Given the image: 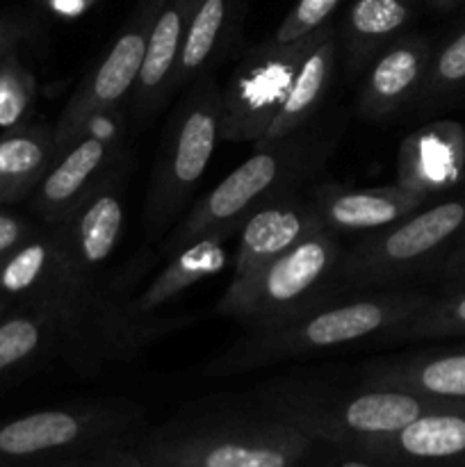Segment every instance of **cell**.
Returning <instances> with one entry per match:
<instances>
[{
  "label": "cell",
  "instance_id": "obj_3",
  "mask_svg": "<svg viewBox=\"0 0 465 467\" xmlns=\"http://www.w3.org/2000/svg\"><path fill=\"white\" fill-rule=\"evenodd\" d=\"M313 442L249 401L182 413L132 442L150 467H299Z\"/></svg>",
  "mask_w": 465,
  "mask_h": 467
},
{
  "label": "cell",
  "instance_id": "obj_13",
  "mask_svg": "<svg viewBox=\"0 0 465 467\" xmlns=\"http://www.w3.org/2000/svg\"><path fill=\"white\" fill-rule=\"evenodd\" d=\"M349 451L383 467H465V404L433 406Z\"/></svg>",
  "mask_w": 465,
  "mask_h": 467
},
{
  "label": "cell",
  "instance_id": "obj_32",
  "mask_svg": "<svg viewBox=\"0 0 465 467\" xmlns=\"http://www.w3.org/2000/svg\"><path fill=\"white\" fill-rule=\"evenodd\" d=\"M304 467H383L372 461L363 459L351 451L337 450V447L322 445V442H313L304 459Z\"/></svg>",
  "mask_w": 465,
  "mask_h": 467
},
{
  "label": "cell",
  "instance_id": "obj_9",
  "mask_svg": "<svg viewBox=\"0 0 465 467\" xmlns=\"http://www.w3.org/2000/svg\"><path fill=\"white\" fill-rule=\"evenodd\" d=\"M345 255L340 235L315 231L278 255L249 285L222 295L217 313L242 322V327H269L281 319L333 301L331 283Z\"/></svg>",
  "mask_w": 465,
  "mask_h": 467
},
{
  "label": "cell",
  "instance_id": "obj_24",
  "mask_svg": "<svg viewBox=\"0 0 465 467\" xmlns=\"http://www.w3.org/2000/svg\"><path fill=\"white\" fill-rule=\"evenodd\" d=\"M55 160L53 123L0 135V208L35 194Z\"/></svg>",
  "mask_w": 465,
  "mask_h": 467
},
{
  "label": "cell",
  "instance_id": "obj_6",
  "mask_svg": "<svg viewBox=\"0 0 465 467\" xmlns=\"http://www.w3.org/2000/svg\"><path fill=\"white\" fill-rule=\"evenodd\" d=\"M219 128L222 85L214 68H208L178 94L164 123L144 199V228L150 242H162L182 219L222 141Z\"/></svg>",
  "mask_w": 465,
  "mask_h": 467
},
{
  "label": "cell",
  "instance_id": "obj_27",
  "mask_svg": "<svg viewBox=\"0 0 465 467\" xmlns=\"http://www.w3.org/2000/svg\"><path fill=\"white\" fill-rule=\"evenodd\" d=\"M451 337H465V287L442 290L438 296L431 295L413 317L386 333L377 345H410Z\"/></svg>",
  "mask_w": 465,
  "mask_h": 467
},
{
  "label": "cell",
  "instance_id": "obj_14",
  "mask_svg": "<svg viewBox=\"0 0 465 467\" xmlns=\"http://www.w3.org/2000/svg\"><path fill=\"white\" fill-rule=\"evenodd\" d=\"M319 228L336 235H367L401 222L427 205L429 196L401 185L354 187L337 182H313L305 190Z\"/></svg>",
  "mask_w": 465,
  "mask_h": 467
},
{
  "label": "cell",
  "instance_id": "obj_2",
  "mask_svg": "<svg viewBox=\"0 0 465 467\" xmlns=\"http://www.w3.org/2000/svg\"><path fill=\"white\" fill-rule=\"evenodd\" d=\"M342 130L345 121L340 119L317 117L304 130L255 149L253 155L182 214L173 231L160 242L158 254L169 258L210 235L231 240L255 210L308 190L340 144Z\"/></svg>",
  "mask_w": 465,
  "mask_h": 467
},
{
  "label": "cell",
  "instance_id": "obj_19",
  "mask_svg": "<svg viewBox=\"0 0 465 467\" xmlns=\"http://www.w3.org/2000/svg\"><path fill=\"white\" fill-rule=\"evenodd\" d=\"M465 171V130L456 121H433L418 128L397 150V185L422 192L429 199L456 190Z\"/></svg>",
  "mask_w": 465,
  "mask_h": 467
},
{
  "label": "cell",
  "instance_id": "obj_15",
  "mask_svg": "<svg viewBox=\"0 0 465 467\" xmlns=\"http://www.w3.org/2000/svg\"><path fill=\"white\" fill-rule=\"evenodd\" d=\"M433 55L431 36L406 32L388 44L365 68L356 117L367 123H386L406 108H413Z\"/></svg>",
  "mask_w": 465,
  "mask_h": 467
},
{
  "label": "cell",
  "instance_id": "obj_38",
  "mask_svg": "<svg viewBox=\"0 0 465 467\" xmlns=\"http://www.w3.org/2000/svg\"><path fill=\"white\" fill-rule=\"evenodd\" d=\"M299 467H304V463H301V465H299Z\"/></svg>",
  "mask_w": 465,
  "mask_h": 467
},
{
  "label": "cell",
  "instance_id": "obj_16",
  "mask_svg": "<svg viewBox=\"0 0 465 467\" xmlns=\"http://www.w3.org/2000/svg\"><path fill=\"white\" fill-rule=\"evenodd\" d=\"M315 231L322 228L305 199V192L272 201L255 210L237 233L240 244L232 260V276L223 295H232L249 285L267 265Z\"/></svg>",
  "mask_w": 465,
  "mask_h": 467
},
{
  "label": "cell",
  "instance_id": "obj_23",
  "mask_svg": "<svg viewBox=\"0 0 465 467\" xmlns=\"http://www.w3.org/2000/svg\"><path fill=\"white\" fill-rule=\"evenodd\" d=\"M246 3L249 0H199L182 44L173 96L181 94L196 76L214 68L240 39Z\"/></svg>",
  "mask_w": 465,
  "mask_h": 467
},
{
  "label": "cell",
  "instance_id": "obj_8",
  "mask_svg": "<svg viewBox=\"0 0 465 467\" xmlns=\"http://www.w3.org/2000/svg\"><path fill=\"white\" fill-rule=\"evenodd\" d=\"M226 242L228 237L210 235L196 240L178 254L169 255L167 265L153 274L149 281L135 290L137 281L146 276L149 265L123 269L114 276L117 285V304H114V319H117V360L137 358L144 354L146 347L158 342L167 333L176 331L182 324L191 322L187 317H162V310L178 299L182 292L194 287L196 283L214 276L226 265ZM137 263V260H132Z\"/></svg>",
  "mask_w": 465,
  "mask_h": 467
},
{
  "label": "cell",
  "instance_id": "obj_28",
  "mask_svg": "<svg viewBox=\"0 0 465 467\" xmlns=\"http://www.w3.org/2000/svg\"><path fill=\"white\" fill-rule=\"evenodd\" d=\"M36 76L21 50H14L0 62V130L12 132L30 126L36 108Z\"/></svg>",
  "mask_w": 465,
  "mask_h": 467
},
{
  "label": "cell",
  "instance_id": "obj_20",
  "mask_svg": "<svg viewBox=\"0 0 465 467\" xmlns=\"http://www.w3.org/2000/svg\"><path fill=\"white\" fill-rule=\"evenodd\" d=\"M415 12L418 0H349L336 26L346 76H363L388 44L408 32Z\"/></svg>",
  "mask_w": 465,
  "mask_h": 467
},
{
  "label": "cell",
  "instance_id": "obj_18",
  "mask_svg": "<svg viewBox=\"0 0 465 467\" xmlns=\"http://www.w3.org/2000/svg\"><path fill=\"white\" fill-rule=\"evenodd\" d=\"M358 381L377 390L465 404V349L378 356L360 365Z\"/></svg>",
  "mask_w": 465,
  "mask_h": 467
},
{
  "label": "cell",
  "instance_id": "obj_7",
  "mask_svg": "<svg viewBox=\"0 0 465 467\" xmlns=\"http://www.w3.org/2000/svg\"><path fill=\"white\" fill-rule=\"evenodd\" d=\"M146 409L123 397L82 400L0 422V467H57L119 442H135Z\"/></svg>",
  "mask_w": 465,
  "mask_h": 467
},
{
  "label": "cell",
  "instance_id": "obj_5",
  "mask_svg": "<svg viewBox=\"0 0 465 467\" xmlns=\"http://www.w3.org/2000/svg\"><path fill=\"white\" fill-rule=\"evenodd\" d=\"M465 235V185L438 196L401 222L367 233L345 249L331 283L333 299L374 290L406 287L440 267L447 251Z\"/></svg>",
  "mask_w": 465,
  "mask_h": 467
},
{
  "label": "cell",
  "instance_id": "obj_12",
  "mask_svg": "<svg viewBox=\"0 0 465 467\" xmlns=\"http://www.w3.org/2000/svg\"><path fill=\"white\" fill-rule=\"evenodd\" d=\"M128 112L114 109L96 119L68 149L53 160L32 194V210L44 223L71 217L114 173L130 167Z\"/></svg>",
  "mask_w": 465,
  "mask_h": 467
},
{
  "label": "cell",
  "instance_id": "obj_34",
  "mask_svg": "<svg viewBox=\"0 0 465 467\" xmlns=\"http://www.w3.org/2000/svg\"><path fill=\"white\" fill-rule=\"evenodd\" d=\"M438 274H440V281L445 290L465 287V235L459 237L454 242V246L447 251L440 267H438Z\"/></svg>",
  "mask_w": 465,
  "mask_h": 467
},
{
  "label": "cell",
  "instance_id": "obj_11",
  "mask_svg": "<svg viewBox=\"0 0 465 467\" xmlns=\"http://www.w3.org/2000/svg\"><path fill=\"white\" fill-rule=\"evenodd\" d=\"M319 32L304 39L274 41L272 36L251 46L222 85V141L258 144L281 112L292 78Z\"/></svg>",
  "mask_w": 465,
  "mask_h": 467
},
{
  "label": "cell",
  "instance_id": "obj_4",
  "mask_svg": "<svg viewBox=\"0 0 465 467\" xmlns=\"http://www.w3.org/2000/svg\"><path fill=\"white\" fill-rule=\"evenodd\" d=\"M249 401L310 442L346 451L397 431L433 406L447 404L399 390H377L360 381L342 386L315 377L269 379L249 392Z\"/></svg>",
  "mask_w": 465,
  "mask_h": 467
},
{
  "label": "cell",
  "instance_id": "obj_26",
  "mask_svg": "<svg viewBox=\"0 0 465 467\" xmlns=\"http://www.w3.org/2000/svg\"><path fill=\"white\" fill-rule=\"evenodd\" d=\"M459 100H465V23L442 44L433 46L431 62L413 109L419 117H429Z\"/></svg>",
  "mask_w": 465,
  "mask_h": 467
},
{
  "label": "cell",
  "instance_id": "obj_29",
  "mask_svg": "<svg viewBox=\"0 0 465 467\" xmlns=\"http://www.w3.org/2000/svg\"><path fill=\"white\" fill-rule=\"evenodd\" d=\"M345 3L346 0H296L290 12L283 16V21L278 23L272 39L281 41V44L304 39L328 26Z\"/></svg>",
  "mask_w": 465,
  "mask_h": 467
},
{
  "label": "cell",
  "instance_id": "obj_1",
  "mask_svg": "<svg viewBox=\"0 0 465 467\" xmlns=\"http://www.w3.org/2000/svg\"><path fill=\"white\" fill-rule=\"evenodd\" d=\"M429 296V292L413 287H390L324 301L269 327L244 328L226 349L208 360L203 374L237 377L337 347L378 342L413 317Z\"/></svg>",
  "mask_w": 465,
  "mask_h": 467
},
{
  "label": "cell",
  "instance_id": "obj_17",
  "mask_svg": "<svg viewBox=\"0 0 465 467\" xmlns=\"http://www.w3.org/2000/svg\"><path fill=\"white\" fill-rule=\"evenodd\" d=\"M196 5L199 0H167L160 9L146 46L140 78L126 105L130 130L146 128L158 117L160 109L171 103L173 80Z\"/></svg>",
  "mask_w": 465,
  "mask_h": 467
},
{
  "label": "cell",
  "instance_id": "obj_25",
  "mask_svg": "<svg viewBox=\"0 0 465 467\" xmlns=\"http://www.w3.org/2000/svg\"><path fill=\"white\" fill-rule=\"evenodd\" d=\"M55 354L64 360L68 356L67 331L57 317L21 306L0 317V379Z\"/></svg>",
  "mask_w": 465,
  "mask_h": 467
},
{
  "label": "cell",
  "instance_id": "obj_31",
  "mask_svg": "<svg viewBox=\"0 0 465 467\" xmlns=\"http://www.w3.org/2000/svg\"><path fill=\"white\" fill-rule=\"evenodd\" d=\"M36 21L26 12H0V62L36 35Z\"/></svg>",
  "mask_w": 465,
  "mask_h": 467
},
{
  "label": "cell",
  "instance_id": "obj_33",
  "mask_svg": "<svg viewBox=\"0 0 465 467\" xmlns=\"http://www.w3.org/2000/svg\"><path fill=\"white\" fill-rule=\"evenodd\" d=\"M32 233H35V226H30V222L14 214L12 210L0 208V260L12 254Z\"/></svg>",
  "mask_w": 465,
  "mask_h": 467
},
{
  "label": "cell",
  "instance_id": "obj_30",
  "mask_svg": "<svg viewBox=\"0 0 465 467\" xmlns=\"http://www.w3.org/2000/svg\"><path fill=\"white\" fill-rule=\"evenodd\" d=\"M57 467H150L135 451L132 442H119V445L100 447V450L87 451L76 459L59 463Z\"/></svg>",
  "mask_w": 465,
  "mask_h": 467
},
{
  "label": "cell",
  "instance_id": "obj_35",
  "mask_svg": "<svg viewBox=\"0 0 465 467\" xmlns=\"http://www.w3.org/2000/svg\"><path fill=\"white\" fill-rule=\"evenodd\" d=\"M96 0H41L48 12H53L55 16H62V18H78L82 14L89 12L94 7Z\"/></svg>",
  "mask_w": 465,
  "mask_h": 467
},
{
  "label": "cell",
  "instance_id": "obj_21",
  "mask_svg": "<svg viewBox=\"0 0 465 467\" xmlns=\"http://www.w3.org/2000/svg\"><path fill=\"white\" fill-rule=\"evenodd\" d=\"M337 57H340V44H337L336 23L331 21L322 27L317 41L310 46V50L301 59L281 112L276 114L274 123L264 132L263 140L255 144V149L276 144V141L304 130L319 117V109L326 100L333 76H336Z\"/></svg>",
  "mask_w": 465,
  "mask_h": 467
},
{
  "label": "cell",
  "instance_id": "obj_10",
  "mask_svg": "<svg viewBox=\"0 0 465 467\" xmlns=\"http://www.w3.org/2000/svg\"><path fill=\"white\" fill-rule=\"evenodd\" d=\"M167 0H137L105 53L91 64L53 123L55 158L103 114L128 105L146 57L150 30Z\"/></svg>",
  "mask_w": 465,
  "mask_h": 467
},
{
  "label": "cell",
  "instance_id": "obj_22",
  "mask_svg": "<svg viewBox=\"0 0 465 467\" xmlns=\"http://www.w3.org/2000/svg\"><path fill=\"white\" fill-rule=\"evenodd\" d=\"M128 167L114 173L71 217L59 222L73 254L94 274L103 272L117 251L126 226Z\"/></svg>",
  "mask_w": 465,
  "mask_h": 467
},
{
  "label": "cell",
  "instance_id": "obj_36",
  "mask_svg": "<svg viewBox=\"0 0 465 467\" xmlns=\"http://www.w3.org/2000/svg\"><path fill=\"white\" fill-rule=\"evenodd\" d=\"M427 3L431 5V7H436V9H440V12H445V9H454L456 5L465 3V0H427Z\"/></svg>",
  "mask_w": 465,
  "mask_h": 467
},
{
  "label": "cell",
  "instance_id": "obj_37",
  "mask_svg": "<svg viewBox=\"0 0 465 467\" xmlns=\"http://www.w3.org/2000/svg\"><path fill=\"white\" fill-rule=\"evenodd\" d=\"M14 308V306L12 304H9V301L7 299H5V296L3 295H0V317H3V315L5 313H9V310H12Z\"/></svg>",
  "mask_w": 465,
  "mask_h": 467
}]
</instances>
